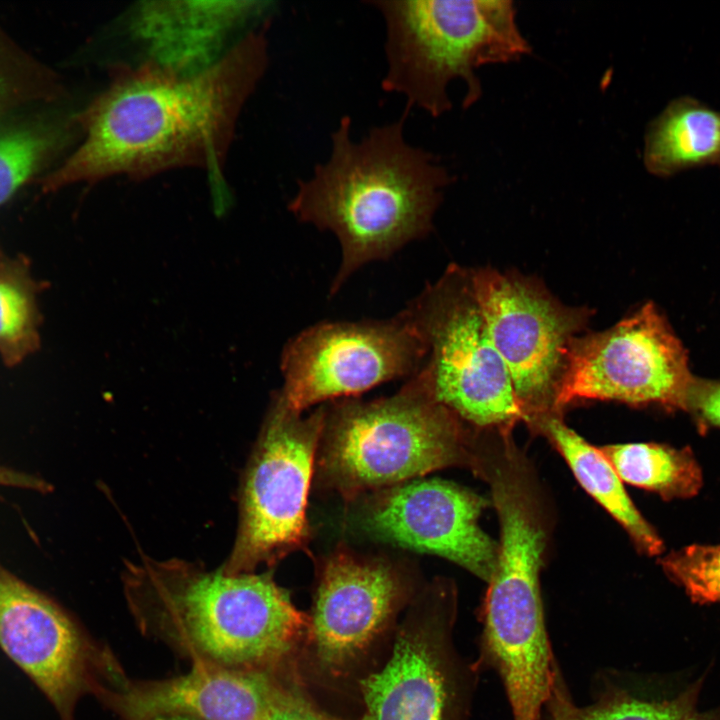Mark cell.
Here are the masks:
<instances>
[{
	"label": "cell",
	"instance_id": "d6986e66",
	"mask_svg": "<svg viewBox=\"0 0 720 720\" xmlns=\"http://www.w3.org/2000/svg\"><path fill=\"white\" fill-rule=\"evenodd\" d=\"M718 160L720 112L694 99L674 100L648 128L644 164L656 176Z\"/></svg>",
	"mask_w": 720,
	"mask_h": 720
},
{
	"label": "cell",
	"instance_id": "83f0119b",
	"mask_svg": "<svg viewBox=\"0 0 720 720\" xmlns=\"http://www.w3.org/2000/svg\"><path fill=\"white\" fill-rule=\"evenodd\" d=\"M10 93V83L8 77L0 68V109L6 103Z\"/></svg>",
	"mask_w": 720,
	"mask_h": 720
},
{
	"label": "cell",
	"instance_id": "9a60e30c",
	"mask_svg": "<svg viewBox=\"0 0 720 720\" xmlns=\"http://www.w3.org/2000/svg\"><path fill=\"white\" fill-rule=\"evenodd\" d=\"M0 649L61 720H73L77 700L91 686L88 642L63 607L1 563Z\"/></svg>",
	"mask_w": 720,
	"mask_h": 720
},
{
	"label": "cell",
	"instance_id": "8992f818",
	"mask_svg": "<svg viewBox=\"0 0 720 720\" xmlns=\"http://www.w3.org/2000/svg\"><path fill=\"white\" fill-rule=\"evenodd\" d=\"M386 25L387 73L382 89L406 97L432 117L451 109L447 88L455 79L466 84L462 106L481 96L475 70L530 53L516 23L510 0H373Z\"/></svg>",
	"mask_w": 720,
	"mask_h": 720
},
{
	"label": "cell",
	"instance_id": "e0dca14e",
	"mask_svg": "<svg viewBox=\"0 0 720 720\" xmlns=\"http://www.w3.org/2000/svg\"><path fill=\"white\" fill-rule=\"evenodd\" d=\"M267 1H145L133 8L129 30L160 66L198 72L217 62L229 41L265 14Z\"/></svg>",
	"mask_w": 720,
	"mask_h": 720
},
{
	"label": "cell",
	"instance_id": "277c9868",
	"mask_svg": "<svg viewBox=\"0 0 720 720\" xmlns=\"http://www.w3.org/2000/svg\"><path fill=\"white\" fill-rule=\"evenodd\" d=\"M128 598L177 632L198 659L274 671L307 636L308 616L270 572L225 574L180 559L127 563Z\"/></svg>",
	"mask_w": 720,
	"mask_h": 720
},
{
	"label": "cell",
	"instance_id": "7a4b0ae2",
	"mask_svg": "<svg viewBox=\"0 0 720 720\" xmlns=\"http://www.w3.org/2000/svg\"><path fill=\"white\" fill-rule=\"evenodd\" d=\"M407 116L373 127L358 142L350 137V118L342 117L331 135L329 159L315 166L310 179L298 180L289 211L333 232L341 245L331 294L364 264L432 230L452 176L432 153L406 142Z\"/></svg>",
	"mask_w": 720,
	"mask_h": 720
},
{
	"label": "cell",
	"instance_id": "f1b7e54d",
	"mask_svg": "<svg viewBox=\"0 0 720 720\" xmlns=\"http://www.w3.org/2000/svg\"><path fill=\"white\" fill-rule=\"evenodd\" d=\"M547 706L550 712V720H566L559 705L552 696H550Z\"/></svg>",
	"mask_w": 720,
	"mask_h": 720
},
{
	"label": "cell",
	"instance_id": "7c38bea8",
	"mask_svg": "<svg viewBox=\"0 0 720 720\" xmlns=\"http://www.w3.org/2000/svg\"><path fill=\"white\" fill-rule=\"evenodd\" d=\"M426 355L424 340L403 312L384 321L319 323L286 345L280 392L302 412L317 403L411 377Z\"/></svg>",
	"mask_w": 720,
	"mask_h": 720
},
{
	"label": "cell",
	"instance_id": "9c48e42d",
	"mask_svg": "<svg viewBox=\"0 0 720 720\" xmlns=\"http://www.w3.org/2000/svg\"><path fill=\"white\" fill-rule=\"evenodd\" d=\"M408 608L386 662L359 681L360 720H469L480 665L454 642V585L436 580Z\"/></svg>",
	"mask_w": 720,
	"mask_h": 720
},
{
	"label": "cell",
	"instance_id": "7402d4cb",
	"mask_svg": "<svg viewBox=\"0 0 720 720\" xmlns=\"http://www.w3.org/2000/svg\"><path fill=\"white\" fill-rule=\"evenodd\" d=\"M551 696L566 720H720L719 712L696 708L695 689L668 701H646L626 692L612 691L587 706L570 699L557 669Z\"/></svg>",
	"mask_w": 720,
	"mask_h": 720
},
{
	"label": "cell",
	"instance_id": "5bb4252c",
	"mask_svg": "<svg viewBox=\"0 0 720 720\" xmlns=\"http://www.w3.org/2000/svg\"><path fill=\"white\" fill-rule=\"evenodd\" d=\"M491 503L453 482L415 479L375 492L363 520L377 538L450 560L488 583L499 543L478 519Z\"/></svg>",
	"mask_w": 720,
	"mask_h": 720
},
{
	"label": "cell",
	"instance_id": "f546056e",
	"mask_svg": "<svg viewBox=\"0 0 720 720\" xmlns=\"http://www.w3.org/2000/svg\"><path fill=\"white\" fill-rule=\"evenodd\" d=\"M148 720H199L187 715H181V714H170V715H160L153 718H150Z\"/></svg>",
	"mask_w": 720,
	"mask_h": 720
},
{
	"label": "cell",
	"instance_id": "4dcf8cb0",
	"mask_svg": "<svg viewBox=\"0 0 720 720\" xmlns=\"http://www.w3.org/2000/svg\"><path fill=\"white\" fill-rule=\"evenodd\" d=\"M6 258V256L2 253L0 249V264L3 262V260Z\"/></svg>",
	"mask_w": 720,
	"mask_h": 720
},
{
	"label": "cell",
	"instance_id": "30bf717a",
	"mask_svg": "<svg viewBox=\"0 0 720 720\" xmlns=\"http://www.w3.org/2000/svg\"><path fill=\"white\" fill-rule=\"evenodd\" d=\"M695 378L679 338L652 303L612 327L575 337L555 407L587 401L684 410Z\"/></svg>",
	"mask_w": 720,
	"mask_h": 720
},
{
	"label": "cell",
	"instance_id": "ffe728a7",
	"mask_svg": "<svg viewBox=\"0 0 720 720\" xmlns=\"http://www.w3.org/2000/svg\"><path fill=\"white\" fill-rule=\"evenodd\" d=\"M599 449L622 482L655 492L664 499L693 497L702 487L700 466L688 447L625 443Z\"/></svg>",
	"mask_w": 720,
	"mask_h": 720
},
{
	"label": "cell",
	"instance_id": "4fadbf2b",
	"mask_svg": "<svg viewBox=\"0 0 720 720\" xmlns=\"http://www.w3.org/2000/svg\"><path fill=\"white\" fill-rule=\"evenodd\" d=\"M306 639L320 668L349 672L417 595L397 563L344 545L320 559Z\"/></svg>",
	"mask_w": 720,
	"mask_h": 720
},
{
	"label": "cell",
	"instance_id": "6da1fadb",
	"mask_svg": "<svg viewBox=\"0 0 720 720\" xmlns=\"http://www.w3.org/2000/svg\"><path fill=\"white\" fill-rule=\"evenodd\" d=\"M268 26L250 30L198 72L146 59L113 68L106 88L75 118L81 144L40 180L43 189L188 167L206 170L218 187L240 112L268 65Z\"/></svg>",
	"mask_w": 720,
	"mask_h": 720
},
{
	"label": "cell",
	"instance_id": "484cf974",
	"mask_svg": "<svg viewBox=\"0 0 720 720\" xmlns=\"http://www.w3.org/2000/svg\"><path fill=\"white\" fill-rule=\"evenodd\" d=\"M266 720H338L321 711L300 692L287 687Z\"/></svg>",
	"mask_w": 720,
	"mask_h": 720
},
{
	"label": "cell",
	"instance_id": "44dd1931",
	"mask_svg": "<svg viewBox=\"0 0 720 720\" xmlns=\"http://www.w3.org/2000/svg\"><path fill=\"white\" fill-rule=\"evenodd\" d=\"M41 289L25 257H6L0 264V356L7 366L19 364L39 348Z\"/></svg>",
	"mask_w": 720,
	"mask_h": 720
},
{
	"label": "cell",
	"instance_id": "8fae6325",
	"mask_svg": "<svg viewBox=\"0 0 720 720\" xmlns=\"http://www.w3.org/2000/svg\"><path fill=\"white\" fill-rule=\"evenodd\" d=\"M492 343L506 366L530 425L556 410L571 341L592 311L568 306L535 279L492 268L470 269Z\"/></svg>",
	"mask_w": 720,
	"mask_h": 720
},
{
	"label": "cell",
	"instance_id": "d4e9b609",
	"mask_svg": "<svg viewBox=\"0 0 720 720\" xmlns=\"http://www.w3.org/2000/svg\"><path fill=\"white\" fill-rule=\"evenodd\" d=\"M684 410L702 422L720 427V382L694 380Z\"/></svg>",
	"mask_w": 720,
	"mask_h": 720
},
{
	"label": "cell",
	"instance_id": "cb8c5ba5",
	"mask_svg": "<svg viewBox=\"0 0 720 720\" xmlns=\"http://www.w3.org/2000/svg\"><path fill=\"white\" fill-rule=\"evenodd\" d=\"M667 576L696 602L720 603V544H693L661 559Z\"/></svg>",
	"mask_w": 720,
	"mask_h": 720
},
{
	"label": "cell",
	"instance_id": "4316f807",
	"mask_svg": "<svg viewBox=\"0 0 720 720\" xmlns=\"http://www.w3.org/2000/svg\"><path fill=\"white\" fill-rule=\"evenodd\" d=\"M0 486L47 493L51 485L41 477L0 464Z\"/></svg>",
	"mask_w": 720,
	"mask_h": 720
},
{
	"label": "cell",
	"instance_id": "5b68a950",
	"mask_svg": "<svg viewBox=\"0 0 720 720\" xmlns=\"http://www.w3.org/2000/svg\"><path fill=\"white\" fill-rule=\"evenodd\" d=\"M475 464L476 436L416 373L392 396L326 407L315 471L321 488L353 501L435 470L473 471Z\"/></svg>",
	"mask_w": 720,
	"mask_h": 720
},
{
	"label": "cell",
	"instance_id": "603a6c76",
	"mask_svg": "<svg viewBox=\"0 0 720 720\" xmlns=\"http://www.w3.org/2000/svg\"><path fill=\"white\" fill-rule=\"evenodd\" d=\"M54 128L20 125L0 130V205L44 165L61 144Z\"/></svg>",
	"mask_w": 720,
	"mask_h": 720
},
{
	"label": "cell",
	"instance_id": "ac0fdd59",
	"mask_svg": "<svg viewBox=\"0 0 720 720\" xmlns=\"http://www.w3.org/2000/svg\"><path fill=\"white\" fill-rule=\"evenodd\" d=\"M529 426L551 441L582 488L626 530L641 552L650 556L661 553V538L635 507L599 448L569 428L560 412L542 415Z\"/></svg>",
	"mask_w": 720,
	"mask_h": 720
},
{
	"label": "cell",
	"instance_id": "52a82bcc",
	"mask_svg": "<svg viewBox=\"0 0 720 720\" xmlns=\"http://www.w3.org/2000/svg\"><path fill=\"white\" fill-rule=\"evenodd\" d=\"M427 348L417 374L433 397L483 431L528 422L490 338L470 269L450 265L402 311Z\"/></svg>",
	"mask_w": 720,
	"mask_h": 720
},
{
	"label": "cell",
	"instance_id": "2e32d148",
	"mask_svg": "<svg viewBox=\"0 0 720 720\" xmlns=\"http://www.w3.org/2000/svg\"><path fill=\"white\" fill-rule=\"evenodd\" d=\"M286 689L273 671L198 659L183 676L128 689L118 696V705L133 720L170 714L199 720H266Z\"/></svg>",
	"mask_w": 720,
	"mask_h": 720
},
{
	"label": "cell",
	"instance_id": "3957f363",
	"mask_svg": "<svg viewBox=\"0 0 720 720\" xmlns=\"http://www.w3.org/2000/svg\"><path fill=\"white\" fill-rule=\"evenodd\" d=\"M475 474L488 483L500 523L497 563L483 607L478 664L499 675L513 720H540L558 669L539 580L548 541L544 503L535 475L512 437L487 442Z\"/></svg>",
	"mask_w": 720,
	"mask_h": 720
},
{
	"label": "cell",
	"instance_id": "ba28073f",
	"mask_svg": "<svg viewBox=\"0 0 720 720\" xmlns=\"http://www.w3.org/2000/svg\"><path fill=\"white\" fill-rule=\"evenodd\" d=\"M326 407L309 416L274 394L241 489L238 533L221 570L253 573L306 550L311 532L307 503Z\"/></svg>",
	"mask_w": 720,
	"mask_h": 720
}]
</instances>
